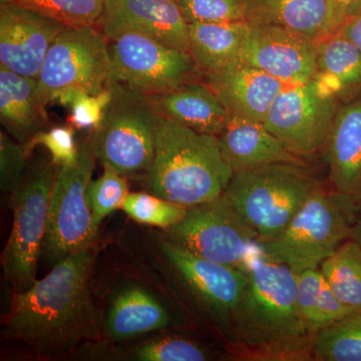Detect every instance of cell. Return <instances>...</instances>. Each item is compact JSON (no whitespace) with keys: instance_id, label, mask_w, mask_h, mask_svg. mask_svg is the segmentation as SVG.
<instances>
[{"instance_id":"1","label":"cell","mask_w":361,"mask_h":361,"mask_svg":"<svg viewBox=\"0 0 361 361\" xmlns=\"http://www.w3.org/2000/svg\"><path fill=\"white\" fill-rule=\"evenodd\" d=\"M96 243L52 266L25 291L13 293L2 334L40 360L63 357L101 341V317L90 290Z\"/></svg>"},{"instance_id":"2","label":"cell","mask_w":361,"mask_h":361,"mask_svg":"<svg viewBox=\"0 0 361 361\" xmlns=\"http://www.w3.org/2000/svg\"><path fill=\"white\" fill-rule=\"evenodd\" d=\"M241 269L247 283L230 334L235 360H314L313 336L297 306L296 272L261 252Z\"/></svg>"},{"instance_id":"3","label":"cell","mask_w":361,"mask_h":361,"mask_svg":"<svg viewBox=\"0 0 361 361\" xmlns=\"http://www.w3.org/2000/svg\"><path fill=\"white\" fill-rule=\"evenodd\" d=\"M234 172L215 135L201 134L159 115L149 193L191 208L224 193Z\"/></svg>"},{"instance_id":"4","label":"cell","mask_w":361,"mask_h":361,"mask_svg":"<svg viewBox=\"0 0 361 361\" xmlns=\"http://www.w3.org/2000/svg\"><path fill=\"white\" fill-rule=\"evenodd\" d=\"M360 205L320 185L283 231L257 242L258 250L294 272L318 269L346 240Z\"/></svg>"},{"instance_id":"5","label":"cell","mask_w":361,"mask_h":361,"mask_svg":"<svg viewBox=\"0 0 361 361\" xmlns=\"http://www.w3.org/2000/svg\"><path fill=\"white\" fill-rule=\"evenodd\" d=\"M318 185L304 164L277 163L234 173L223 196L261 241L283 231Z\"/></svg>"},{"instance_id":"6","label":"cell","mask_w":361,"mask_h":361,"mask_svg":"<svg viewBox=\"0 0 361 361\" xmlns=\"http://www.w3.org/2000/svg\"><path fill=\"white\" fill-rule=\"evenodd\" d=\"M59 166L40 158L28 164L20 184L11 193L13 220L1 254V266L13 293H20L37 281L47 217Z\"/></svg>"},{"instance_id":"7","label":"cell","mask_w":361,"mask_h":361,"mask_svg":"<svg viewBox=\"0 0 361 361\" xmlns=\"http://www.w3.org/2000/svg\"><path fill=\"white\" fill-rule=\"evenodd\" d=\"M111 90L103 121L90 132L94 155L125 177L146 176L155 157L159 114L145 94L121 84L111 85Z\"/></svg>"},{"instance_id":"8","label":"cell","mask_w":361,"mask_h":361,"mask_svg":"<svg viewBox=\"0 0 361 361\" xmlns=\"http://www.w3.org/2000/svg\"><path fill=\"white\" fill-rule=\"evenodd\" d=\"M96 160L89 133L78 142L77 160L59 168L42 253L51 267L71 254L96 243L99 229L94 224L87 198Z\"/></svg>"},{"instance_id":"9","label":"cell","mask_w":361,"mask_h":361,"mask_svg":"<svg viewBox=\"0 0 361 361\" xmlns=\"http://www.w3.org/2000/svg\"><path fill=\"white\" fill-rule=\"evenodd\" d=\"M111 82L145 96H156L199 80L202 73L190 52L137 32L109 39Z\"/></svg>"},{"instance_id":"10","label":"cell","mask_w":361,"mask_h":361,"mask_svg":"<svg viewBox=\"0 0 361 361\" xmlns=\"http://www.w3.org/2000/svg\"><path fill=\"white\" fill-rule=\"evenodd\" d=\"M45 104L59 90L97 94L113 85L109 42L96 26H66L54 40L37 78Z\"/></svg>"},{"instance_id":"11","label":"cell","mask_w":361,"mask_h":361,"mask_svg":"<svg viewBox=\"0 0 361 361\" xmlns=\"http://www.w3.org/2000/svg\"><path fill=\"white\" fill-rule=\"evenodd\" d=\"M165 237L213 262L242 268L258 238L234 207L223 196L187 209Z\"/></svg>"},{"instance_id":"12","label":"cell","mask_w":361,"mask_h":361,"mask_svg":"<svg viewBox=\"0 0 361 361\" xmlns=\"http://www.w3.org/2000/svg\"><path fill=\"white\" fill-rule=\"evenodd\" d=\"M341 104L320 89L314 78L286 85L263 123L285 148L305 161L324 148Z\"/></svg>"},{"instance_id":"13","label":"cell","mask_w":361,"mask_h":361,"mask_svg":"<svg viewBox=\"0 0 361 361\" xmlns=\"http://www.w3.org/2000/svg\"><path fill=\"white\" fill-rule=\"evenodd\" d=\"M160 249L185 290L214 324L230 336L245 291V271L200 257L166 237L161 240Z\"/></svg>"},{"instance_id":"14","label":"cell","mask_w":361,"mask_h":361,"mask_svg":"<svg viewBox=\"0 0 361 361\" xmlns=\"http://www.w3.org/2000/svg\"><path fill=\"white\" fill-rule=\"evenodd\" d=\"M239 59L285 85L304 84L318 71L317 42L286 28L249 23Z\"/></svg>"},{"instance_id":"15","label":"cell","mask_w":361,"mask_h":361,"mask_svg":"<svg viewBox=\"0 0 361 361\" xmlns=\"http://www.w3.org/2000/svg\"><path fill=\"white\" fill-rule=\"evenodd\" d=\"M66 26L32 9L1 4L0 66L37 78L49 47Z\"/></svg>"},{"instance_id":"16","label":"cell","mask_w":361,"mask_h":361,"mask_svg":"<svg viewBox=\"0 0 361 361\" xmlns=\"http://www.w3.org/2000/svg\"><path fill=\"white\" fill-rule=\"evenodd\" d=\"M101 32L106 39L137 32L190 52L189 23L177 0H103Z\"/></svg>"},{"instance_id":"17","label":"cell","mask_w":361,"mask_h":361,"mask_svg":"<svg viewBox=\"0 0 361 361\" xmlns=\"http://www.w3.org/2000/svg\"><path fill=\"white\" fill-rule=\"evenodd\" d=\"M228 113L264 123L284 82L238 59L218 73L203 75Z\"/></svg>"},{"instance_id":"18","label":"cell","mask_w":361,"mask_h":361,"mask_svg":"<svg viewBox=\"0 0 361 361\" xmlns=\"http://www.w3.org/2000/svg\"><path fill=\"white\" fill-rule=\"evenodd\" d=\"M170 312L160 299L137 283L123 284L111 297L103 325L104 341L126 342L167 329Z\"/></svg>"},{"instance_id":"19","label":"cell","mask_w":361,"mask_h":361,"mask_svg":"<svg viewBox=\"0 0 361 361\" xmlns=\"http://www.w3.org/2000/svg\"><path fill=\"white\" fill-rule=\"evenodd\" d=\"M324 148L332 190L361 206V96L341 104Z\"/></svg>"},{"instance_id":"20","label":"cell","mask_w":361,"mask_h":361,"mask_svg":"<svg viewBox=\"0 0 361 361\" xmlns=\"http://www.w3.org/2000/svg\"><path fill=\"white\" fill-rule=\"evenodd\" d=\"M218 140L221 153L234 173L277 163L305 165V161L285 148L264 123L245 116L229 113Z\"/></svg>"},{"instance_id":"21","label":"cell","mask_w":361,"mask_h":361,"mask_svg":"<svg viewBox=\"0 0 361 361\" xmlns=\"http://www.w3.org/2000/svg\"><path fill=\"white\" fill-rule=\"evenodd\" d=\"M147 97L159 115L195 132L219 137L227 123V109L205 82L195 80Z\"/></svg>"},{"instance_id":"22","label":"cell","mask_w":361,"mask_h":361,"mask_svg":"<svg viewBox=\"0 0 361 361\" xmlns=\"http://www.w3.org/2000/svg\"><path fill=\"white\" fill-rule=\"evenodd\" d=\"M37 78L18 75L0 66V121L20 144H27L49 123Z\"/></svg>"},{"instance_id":"23","label":"cell","mask_w":361,"mask_h":361,"mask_svg":"<svg viewBox=\"0 0 361 361\" xmlns=\"http://www.w3.org/2000/svg\"><path fill=\"white\" fill-rule=\"evenodd\" d=\"M245 21L278 26L320 42L334 35L329 0H243Z\"/></svg>"},{"instance_id":"24","label":"cell","mask_w":361,"mask_h":361,"mask_svg":"<svg viewBox=\"0 0 361 361\" xmlns=\"http://www.w3.org/2000/svg\"><path fill=\"white\" fill-rule=\"evenodd\" d=\"M82 357L109 361H206L209 349L179 336H158L130 343L99 341L82 346Z\"/></svg>"},{"instance_id":"25","label":"cell","mask_w":361,"mask_h":361,"mask_svg":"<svg viewBox=\"0 0 361 361\" xmlns=\"http://www.w3.org/2000/svg\"><path fill=\"white\" fill-rule=\"evenodd\" d=\"M249 23H189L190 54L203 75L218 73L238 61Z\"/></svg>"},{"instance_id":"26","label":"cell","mask_w":361,"mask_h":361,"mask_svg":"<svg viewBox=\"0 0 361 361\" xmlns=\"http://www.w3.org/2000/svg\"><path fill=\"white\" fill-rule=\"evenodd\" d=\"M317 66L341 85L342 104L361 96V52L338 32L317 42Z\"/></svg>"},{"instance_id":"27","label":"cell","mask_w":361,"mask_h":361,"mask_svg":"<svg viewBox=\"0 0 361 361\" xmlns=\"http://www.w3.org/2000/svg\"><path fill=\"white\" fill-rule=\"evenodd\" d=\"M334 294L353 310L361 312V248L348 239L319 266Z\"/></svg>"},{"instance_id":"28","label":"cell","mask_w":361,"mask_h":361,"mask_svg":"<svg viewBox=\"0 0 361 361\" xmlns=\"http://www.w3.org/2000/svg\"><path fill=\"white\" fill-rule=\"evenodd\" d=\"M314 360L361 361V312L318 330L312 337Z\"/></svg>"},{"instance_id":"29","label":"cell","mask_w":361,"mask_h":361,"mask_svg":"<svg viewBox=\"0 0 361 361\" xmlns=\"http://www.w3.org/2000/svg\"><path fill=\"white\" fill-rule=\"evenodd\" d=\"M1 4L32 9L68 26H97L104 11L103 0H1Z\"/></svg>"},{"instance_id":"30","label":"cell","mask_w":361,"mask_h":361,"mask_svg":"<svg viewBox=\"0 0 361 361\" xmlns=\"http://www.w3.org/2000/svg\"><path fill=\"white\" fill-rule=\"evenodd\" d=\"M187 209L152 193L135 192L128 195L122 210L140 224L167 230L179 223Z\"/></svg>"},{"instance_id":"31","label":"cell","mask_w":361,"mask_h":361,"mask_svg":"<svg viewBox=\"0 0 361 361\" xmlns=\"http://www.w3.org/2000/svg\"><path fill=\"white\" fill-rule=\"evenodd\" d=\"M129 194V184L125 176L104 166L103 175L90 180L87 190V203L97 229L108 216L122 209Z\"/></svg>"},{"instance_id":"32","label":"cell","mask_w":361,"mask_h":361,"mask_svg":"<svg viewBox=\"0 0 361 361\" xmlns=\"http://www.w3.org/2000/svg\"><path fill=\"white\" fill-rule=\"evenodd\" d=\"M188 23L245 20L243 0H177Z\"/></svg>"},{"instance_id":"33","label":"cell","mask_w":361,"mask_h":361,"mask_svg":"<svg viewBox=\"0 0 361 361\" xmlns=\"http://www.w3.org/2000/svg\"><path fill=\"white\" fill-rule=\"evenodd\" d=\"M39 145H42L49 151L51 161L59 167L70 165L77 160L78 144L75 139V129L70 125L66 127L59 126L37 133L25 145L28 155L30 156L33 149Z\"/></svg>"},{"instance_id":"34","label":"cell","mask_w":361,"mask_h":361,"mask_svg":"<svg viewBox=\"0 0 361 361\" xmlns=\"http://www.w3.org/2000/svg\"><path fill=\"white\" fill-rule=\"evenodd\" d=\"M111 85L97 94H90L80 90L68 106L71 110V115L68 118V125L75 130H87L90 132L96 130L103 121L104 111L111 103Z\"/></svg>"},{"instance_id":"35","label":"cell","mask_w":361,"mask_h":361,"mask_svg":"<svg viewBox=\"0 0 361 361\" xmlns=\"http://www.w3.org/2000/svg\"><path fill=\"white\" fill-rule=\"evenodd\" d=\"M25 146L13 141L6 133H0V188L13 193L25 174L30 159Z\"/></svg>"},{"instance_id":"36","label":"cell","mask_w":361,"mask_h":361,"mask_svg":"<svg viewBox=\"0 0 361 361\" xmlns=\"http://www.w3.org/2000/svg\"><path fill=\"white\" fill-rule=\"evenodd\" d=\"M297 278V306L299 313L302 318L304 325L310 334H315L316 310L324 277L322 271L318 269H308L296 273Z\"/></svg>"},{"instance_id":"37","label":"cell","mask_w":361,"mask_h":361,"mask_svg":"<svg viewBox=\"0 0 361 361\" xmlns=\"http://www.w3.org/2000/svg\"><path fill=\"white\" fill-rule=\"evenodd\" d=\"M355 312H356L355 310L342 302L341 299L334 294L324 279L317 310H316L315 334L318 330L339 322Z\"/></svg>"},{"instance_id":"38","label":"cell","mask_w":361,"mask_h":361,"mask_svg":"<svg viewBox=\"0 0 361 361\" xmlns=\"http://www.w3.org/2000/svg\"><path fill=\"white\" fill-rule=\"evenodd\" d=\"M353 2V0H329L330 18L334 33L338 32L348 20Z\"/></svg>"},{"instance_id":"39","label":"cell","mask_w":361,"mask_h":361,"mask_svg":"<svg viewBox=\"0 0 361 361\" xmlns=\"http://www.w3.org/2000/svg\"><path fill=\"white\" fill-rule=\"evenodd\" d=\"M337 32L353 42L361 52V16L348 18Z\"/></svg>"},{"instance_id":"40","label":"cell","mask_w":361,"mask_h":361,"mask_svg":"<svg viewBox=\"0 0 361 361\" xmlns=\"http://www.w3.org/2000/svg\"><path fill=\"white\" fill-rule=\"evenodd\" d=\"M350 239L355 241L361 248V207L356 215L355 223H353Z\"/></svg>"},{"instance_id":"41","label":"cell","mask_w":361,"mask_h":361,"mask_svg":"<svg viewBox=\"0 0 361 361\" xmlns=\"http://www.w3.org/2000/svg\"><path fill=\"white\" fill-rule=\"evenodd\" d=\"M361 16V0H353V6L349 11L348 18Z\"/></svg>"}]
</instances>
